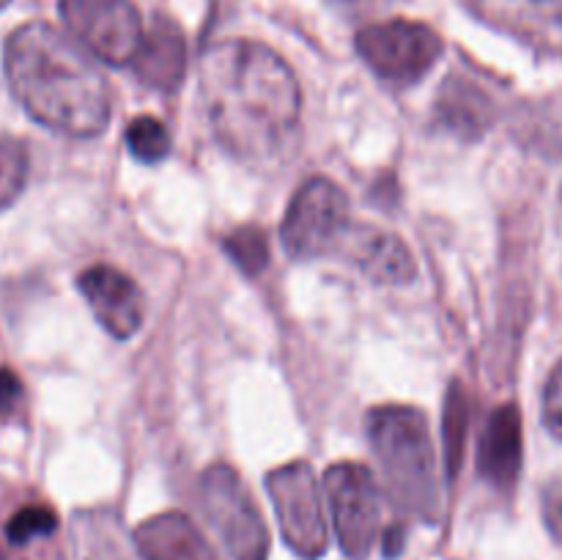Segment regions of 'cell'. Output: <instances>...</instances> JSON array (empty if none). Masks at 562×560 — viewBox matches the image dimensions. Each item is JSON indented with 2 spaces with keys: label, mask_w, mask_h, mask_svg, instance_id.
<instances>
[{
  "label": "cell",
  "mask_w": 562,
  "mask_h": 560,
  "mask_svg": "<svg viewBox=\"0 0 562 560\" xmlns=\"http://www.w3.org/2000/svg\"><path fill=\"white\" fill-rule=\"evenodd\" d=\"M349 225V201L344 190L324 176H313L291 198L280 239L291 258L313 261L338 253Z\"/></svg>",
  "instance_id": "4"
},
{
  "label": "cell",
  "mask_w": 562,
  "mask_h": 560,
  "mask_svg": "<svg viewBox=\"0 0 562 560\" xmlns=\"http://www.w3.org/2000/svg\"><path fill=\"white\" fill-rule=\"evenodd\" d=\"M11 93L33 121L69 137L110 124V88L91 55L49 22H25L3 47Z\"/></svg>",
  "instance_id": "2"
},
{
  "label": "cell",
  "mask_w": 562,
  "mask_h": 560,
  "mask_svg": "<svg viewBox=\"0 0 562 560\" xmlns=\"http://www.w3.org/2000/svg\"><path fill=\"white\" fill-rule=\"evenodd\" d=\"M404 536L406 533L401 525H395L393 530H387V536H384V555H387V558H395V555L404 549Z\"/></svg>",
  "instance_id": "25"
},
{
  "label": "cell",
  "mask_w": 562,
  "mask_h": 560,
  "mask_svg": "<svg viewBox=\"0 0 562 560\" xmlns=\"http://www.w3.org/2000/svg\"><path fill=\"white\" fill-rule=\"evenodd\" d=\"M201 99L214 137L250 165L278 163L296 141L302 91L272 47L225 38L201 60Z\"/></svg>",
  "instance_id": "1"
},
{
  "label": "cell",
  "mask_w": 562,
  "mask_h": 560,
  "mask_svg": "<svg viewBox=\"0 0 562 560\" xmlns=\"http://www.w3.org/2000/svg\"><path fill=\"white\" fill-rule=\"evenodd\" d=\"M335 3H346V5H355V3H366V0H335Z\"/></svg>",
  "instance_id": "26"
},
{
  "label": "cell",
  "mask_w": 562,
  "mask_h": 560,
  "mask_svg": "<svg viewBox=\"0 0 562 560\" xmlns=\"http://www.w3.org/2000/svg\"><path fill=\"white\" fill-rule=\"evenodd\" d=\"M124 141L132 157L143 165H157L170 154L168 130L154 115H137V119H132L130 126H126Z\"/></svg>",
  "instance_id": "18"
},
{
  "label": "cell",
  "mask_w": 562,
  "mask_h": 560,
  "mask_svg": "<svg viewBox=\"0 0 562 560\" xmlns=\"http://www.w3.org/2000/svg\"><path fill=\"white\" fill-rule=\"evenodd\" d=\"M467 434H470V399L461 382H450L448 395H445V415H442V443H445V464L448 475L456 478L464 461Z\"/></svg>",
  "instance_id": "17"
},
{
  "label": "cell",
  "mask_w": 562,
  "mask_h": 560,
  "mask_svg": "<svg viewBox=\"0 0 562 560\" xmlns=\"http://www.w3.org/2000/svg\"><path fill=\"white\" fill-rule=\"evenodd\" d=\"M77 560H137L110 514H80L75 522Z\"/></svg>",
  "instance_id": "16"
},
{
  "label": "cell",
  "mask_w": 562,
  "mask_h": 560,
  "mask_svg": "<svg viewBox=\"0 0 562 560\" xmlns=\"http://www.w3.org/2000/svg\"><path fill=\"white\" fill-rule=\"evenodd\" d=\"M25 404V388L22 379L11 368H0V426L14 421Z\"/></svg>",
  "instance_id": "23"
},
{
  "label": "cell",
  "mask_w": 562,
  "mask_h": 560,
  "mask_svg": "<svg viewBox=\"0 0 562 560\" xmlns=\"http://www.w3.org/2000/svg\"><path fill=\"white\" fill-rule=\"evenodd\" d=\"M55 530H58V514L49 505L33 503L14 511L5 522L3 533L11 547H27V544L49 538Z\"/></svg>",
  "instance_id": "20"
},
{
  "label": "cell",
  "mask_w": 562,
  "mask_h": 560,
  "mask_svg": "<svg viewBox=\"0 0 562 560\" xmlns=\"http://www.w3.org/2000/svg\"><path fill=\"white\" fill-rule=\"evenodd\" d=\"M492 99L486 97L477 82L467 80L461 75H450L442 82L437 97V121L453 135L464 141H475L492 124Z\"/></svg>",
  "instance_id": "15"
},
{
  "label": "cell",
  "mask_w": 562,
  "mask_h": 560,
  "mask_svg": "<svg viewBox=\"0 0 562 560\" xmlns=\"http://www.w3.org/2000/svg\"><path fill=\"white\" fill-rule=\"evenodd\" d=\"M543 426L552 437L562 439V360L549 373L547 388H543Z\"/></svg>",
  "instance_id": "22"
},
{
  "label": "cell",
  "mask_w": 562,
  "mask_h": 560,
  "mask_svg": "<svg viewBox=\"0 0 562 560\" xmlns=\"http://www.w3.org/2000/svg\"><path fill=\"white\" fill-rule=\"evenodd\" d=\"M543 516H547L549 530L562 538V481L549 483V489L543 492Z\"/></svg>",
  "instance_id": "24"
},
{
  "label": "cell",
  "mask_w": 562,
  "mask_h": 560,
  "mask_svg": "<svg viewBox=\"0 0 562 560\" xmlns=\"http://www.w3.org/2000/svg\"><path fill=\"white\" fill-rule=\"evenodd\" d=\"M223 250L228 253L231 261L247 275V278H256L267 269L269 264V242L267 234L256 225H241V228L231 231L223 239Z\"/></svg>",
  "instance_id": "19"
},
{
  "label": "cell",
  "mask_w": 562,
  "mask_h": 560,
  "mask_svg": "<svg viewBox=\"0 0 562 560\" xmlns=\"http://www.w3.org/2000/svg\"><path fill=\"white\" fill-rule=\"evenodd\" d=\"M338 253L373 283L406 285L417 278L415 258L404 239L376 225H349Z\"/></svg>",
  "instance_id": "11"
},
{
  "label": "cell",
  "mask_w": 562,
  "mask_h": 560,
  "mask_svg": "<svg viewBox=\"0 0 562 560\" xmlns=\"http://www.w3.org/2000/svg\"><path fill=\"white\" fill-rule=\"evenodd\" d=\"M267 489L285 544L305 560L322 558L327 549V519L313 467L307 461H289L269 472Z\"/></svg>",
  "instance_id": "7"
},
{
  "label": "cell",
  "mask_w": 562,
  "mask_h": 560,
  "mask_svg": "<svg viewBox=\"0 0 562 560\" xmlns=\"http://www.w3.org/2000/svg\"><path fill=\"white\" fill-rule=\"evenodd\" d=\"M209 522L234 560H269V530L234 467L214 464L201 478Z\"/></svg>",
  "instance_id": "6"
},
{
  "label": "cell",
  "mask_w": 562,
  "mask_h": 560,
  "mask_svg": "<svg viewBox=\"0 0 562 560\" xmlns=\"http://www.w3.org/2000/svg\"><path fill=\"white\" fill-rule=\"evenodd\" d=\"M9 3H11V0H0V11H3Z\"/></svg>",
  "instance_id": "27"
},
{
  "label": "cell",
  "mask_w": 562,
  "mask_h": 560,
  "mask_svg": "<svg viewBox=\"0 0 562 560\" xmlns=\"http://www.w3.org/2000/svg\"><path fill=\"white\" fill-rule=\"evenodd\" d=\"M324 492L344 555L368 558L382 525V494L371 470L357 461H338L324 472Z\"/></svg>",
  "instance_id": "8"
},
{
  "label": "cell",
  "mask_w": 562,
  "mask_h": 560,
  "mask_svg": "<svg viewBox=\"0 0 562 560\" xmlns=\"http://www.w3.org/2000/svg\"><path fill=\"white\" fill-rule=\"evenodd\" d=\"M135 549L143 560H217L195 522L179 511L140 522L135 530Z\"/></svg>",
  "instance_id": "13"
},
{
  "label": "cell",
  "mask_w": 562,
  "mask_h": 560,
  "mask_svg": "<svg viewBox=\"0 0 562 560\" xmlns=\"http://www.w3.org/2000/svg\"><path fill=\"white\" fill-rule=\"evenodd\" d=\"M132 69L143 86L173 91L187 71V38L179 22L165 14L154 16L132 58Z\"/></svg>",
  "instance_id": "12"
},
{
  "label": "cell",
  "mask_w": 562,
  "mask_h": 560,
  "mask_svg": "<svg viewBox=\"0 0 562 560\" xmlns=\"http://www.w3.org/2000/svg\"><path fill=\"white\" fill-rule=\"evenodd\" d=\"M77 289L86 296L97 322L113 338L126 340L143 327L146 318V296L140 285L110 264H97L77 278Z\"/></svg>",
  "instance_id": "10"
},
{
  "label": "cell",
  "mask_w": 562,
  "mask_h": 560,
  "mask_svg": "<svg viewBox=\"0 0 562 560\" xmlns=\"http://www.w3.org/2000/svg\"><path fill=\"white\" fill-rule=\"evenodd\" d=\"M27 181L25 143L0 132V209H9L20 198Z\"/></svg>",
  "instance_id": "21"
},
{
  "label": "cell",
  "mask_w": 562,
  "mask_h": 560,
  "mask_svg": "<svg viewBox=\"0 0 562 560\" xmlns=\"http://www.w3.org/2000/svg\"><path fill=\"white\" fill-rule=\"evenodd\" d=\"M366 426L395 508L434 525L439 519V483L426 415L415 406H376Z\"/></svg>",
  "instance_id": "3"
},
{
  "label": "cell",
  "mask_w": 562,
  "mask_h": 560,
  "mask_svg": "<svg viewBox=\"0 0 562 560\" xmlns=\"http://www.w3.org/2000/svg\"><path fill=\"white\" fill-rule=\"evenodd\" d=\"M355 44L368 69L390 86H415L437 66L445 49L442 36L431 25L412 20L362 27Z\"/></svg>",
  "instance_id": "5"
},
{
  "label": "cell",
  "mask_w": 562,
  "mask_h": 560,
  "mask_svg": "<svg viewBox=\"0 0 562 560\" xmlns=\"http://www.w3.org/2000/svg\"><path fill=\"white\" fill-rule=\"evenodd\" d=\"M60 16L77 44L110 66H126L143 42L140 11L132 0H60Z\"/></svg>",
  "instance_id": "9"
},
{
  "label": "cell",
  "mask_w": 562,
  "mask_h": 560,
  "mask_svg": "<svg viewBox=\"0 0 562 560\" xmlns=\"http://www.w3.org/2000/svg\"><path fill=\"white\" fill-rule=\"evenodd\" d=\"M521 415L516 404H503L492 412L481 434L477 470L492 486L510 489L521 470Z\"/></svg>",
  "instance_id": "14"
}]
</instances>
